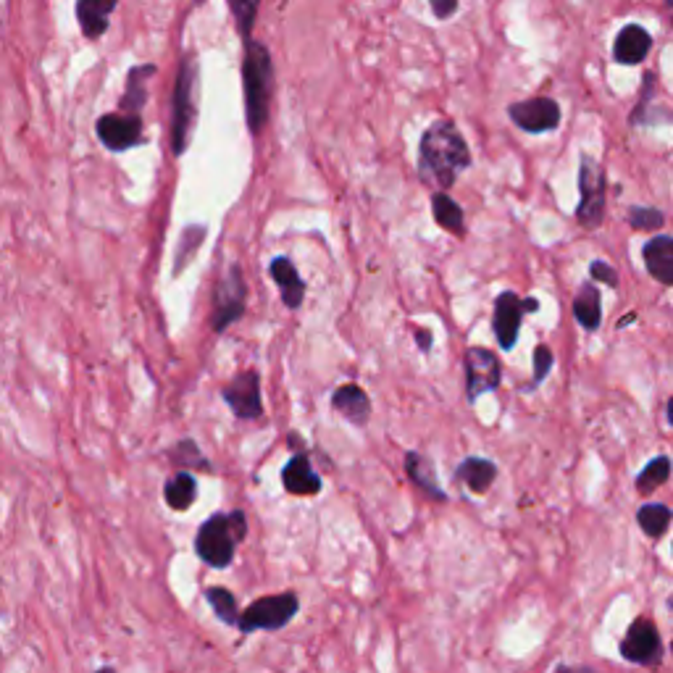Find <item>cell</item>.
<instances>
[{"label": "cell", "instance_id": "obj_1", "mask_svg": "<svg viewBox=\"0 0 673 673\" xmlns=\"http://www.w3.org/2000/svg\"><path fill=\"white\" fill-rule=\"evenodd\" d=\"M468 166H471L468 145L450 121H437L426 129L421 137V153H418V171L424 182L447 190Z\"/></svg>", "mask_w": 673, "mask_h": 673}, {"label": "cell", "instance_id": "obj_2", "mask_svg": "<svg viewBox=\"0 0 673 673\" xmlns=\"http://www.w3.org/2000/svg\"><path fill=\"white\" fill-rule=\"evenodd\" d=\"M242 79H245V114H248V127L253 135H258L269 119V100L274 90V64L266 45L248 40L245 48V66H242Z\"/></svg>", "mask_w": 673, "mask_h": 673}, {"label": "cell", "instance_id": "obj_3", "mask_svg": "<svg viewBox=\"0 0 673 673\" xmlns=\"http://www.w3.org/2000/svg\"><path fill=\"white\" fill-rule=\"evenodd\" d=\"M198 95H200V69L198 58L187 56L179 69L177 87H174V121H171V145L174 153L182 156L198 121Z\"/></svg>", "mask_w": 673, "mask_h": 673}, {"label": "cell", "instance_id": "obj_4", "mask_svg": "<svg viewBox=\"0 0 673 673\" xmlns=\"http://www.w3.org/2000/svg\"><path fill=\"white\" fill-rule=\"evenodd\" d=\"M240 539L234 534L229 513H216L198 529L195 537V553L211 568H227L234 560Z\"/></svg>", "mask_w": 673, "mask_h": 673}, {"label": "cell", "instance_id": "obj_5", "mask_svg": "<svg viewBox=\"0 0 673 673\" xmlns=\"http://www.w3.org/2000/svg\"><path fill=\"white\" fill-rule=\"evenodd\" d=\"M300 600L298 595L292 592H284V595H269L261 597L250 608L242 610L240 616V631L242 634H253V631H271L282 629L298 616Z\"/></svg>", "mask_w": 673, "mask_h": 673}, {"label": "cell", "instance_id": "obj_6", "mask_svg": "<svg viewBox=\"0 0 673 673\" xmlns=\"http://www.w3.org/2000/svg\"><path fill=\"white\" fill-rule=\"evenodd\" d=\"M579 192L581 200L576 208V219L581 227H600L605 216V171L592 156H581Z\"/></svg>", "mask_w": 673, "mask_h": 673}, {"label": "cell", "instance_id": "obj_7", "mask_svg": "<svg viewBox=\"0 0 673 673\" xmlns=\"http://www.w3.org/2000/svg\"><path fill=\"white\" fill-rule=\"evenodd\" d=\"M463 369H466V397L476 403L487 392H495L503 382V369L500 358L487 348H468L463 353Z\"/></svg>", "mask_w": 673, "mask_h": 673}, {"label": "cell", "instance_id": "obj_8", "mask_svg": "<svg viewBox=\"0 0 673 673\" xmlns=\"http://www.w3.org/2000/svg\"><path fill=\"white\" fill-rule=\"evenodd\" d=\"M245 298H248V287H245L240 266H232V269L227 271V277L221 279L219 290H216V298H213V316H211L213 332L216 334L227 332V326H232L234 321L242 319V313H245Z\"/></svg>", "mask_w": 673, "mask_h": 673}, {"label": "cell", "instance_id": "obj_9", "mask_svg": "<svg viewBox=\"0 0 673 673\" xmlns=\"http://www.w3.org/2000/svg\"><path fill=\"white\" fill-rule=\"evenodd\" d=\"M227 405L232 408V413L242 421H253V418H261L263 413V400H261V376L256 369H248L237 374L232 382L221 390Z\"/></svg>", "mask_w": 673, "mask_h": 673}, {"label": "cell", "instance_id": "obj_10", "mask_svg": "<svg viewBox=\"0 0 673 673\" xmlns=\"http://www.w3.org/2000/svg\"><path fill=\"white\" fill-rule=\"evenodd\" d=\"M508 116L529 135H542V132H553L560 124V106L553 98L521 100L508 108Z\"/></svg>", "mask_w": 673, "mask_h": 673}, {"label": "cell", "instance_id": "obj_11", "mask_svg": "<svg viewBox=\"0 0 673 673\" xmlns=\"http://www.w3.org/2000/svg\"><path fill=\"white\" fill-rule=\"evenodd\" d=\"M98 137L106 148L121 150L135 148L142 142V119L140 114H106L98 119Z\"/></svg>", "mask_w": 673, "mask_h": 673}, {"label": "cell", "instance_id": "obj_12", "mask_svg": "<svg viewBox=\"0 0 673 673\" xmlns=\"http://www.w3.org/2000/svg\"><path fill=\"white\" fill-rule=\"evenodd\" d=\"M621 655L629 663H639V666H650L660 660V637L658 629L647 618H637L634 624L626 631L624 642H621Z\"/></svg>", "mask_w": 673, "mask_h": 673}, {"label": "cell", "instance_id": "obj_13", "mask_svg": "<svg viewBox=\"0 0 673 673\" xmlns=\"http://www.w3.org/2000/svg\"><path fill=\"white\" fill-rule=\"evenodd\" d=\"M524 300L518 298L516 292H503L495 300V316H492V326H495L497 345L503 350H513L518 342V332H521V319H524Z\"/></svg>", "mask_w": 673, "mask_h": 673}, {"label": "cell", "instance_id": "obj_14", "mask_svg": "<svg viewBox=\"0 0 673 673\" xmlns=\"http://www.w3.org/2000/svg\"><path fill=\"white\" fill-rule=\"evenodd\" d=\"M652 50V37L645 27L639 24H626L621 32H618L616 43H613V58L616 64L624 66H637L642 64Z\"/></svg>", "mask_w": 673, "mask_h": 673}, {"label": "cell", "instance_id": "obj_15", "mask_svg": "<svg viewBox=\"0 0 673 673\" xmlns=\"http://www.w3.org/2000/svg\"><path fill=\"white\" fill-rule=\"evenodd\" d=\"M282 484L290 495H298V497L319 495L321 487H324L321 476L313 471L311 461H308V455L305 453L292 455L290 463L282 468Z\"/></svg>", "mask_w": 673, "mask_h": 673}, {"label": "cell", "instance_id": "obj_16", "mask_svg": "<svg viewBox=\"0 0 673 673\" xmlns=\"http://www.w3.org/2000/svg\"><path fill=\"white\" fill-rule=\"evenodd\" d=\"M332 408L345 416L350 424L366 426L371 418V397L361 384H342L332 395Z\"/></svg>", "mask_w": 673, "mask_h": 673}, {"label": "cell", "instance_id": "obj_17", "mask_svg": "<svg viewBox=\"0 0 673 673\" xmlns=\"http://www.w3.org/2000/svg\"><path fill=\"white\" fill-rule=\"evenodd\" d=\"M642 258H645L647 271L655 282L673 287V237H666V234L652 237L642 250Z\"/></svg>", "mask_w": 673, "mask_h": 673}, {"label": "cell", "instance_id": "obj_18", "mask_svg": "<svg viewBox=\"0 0 673 673\" xmlns=\"http://www.w3.org/2000/svg\"><path fill=\"white\" fill-rule=\"evenodd\" d=\"M269 271H271V279L279 284V292H282L284 305H287L290 311H298L305 298V284H303V279H300L298 269H295V263L284 256L274 258Z\"/></svg>", "mask_w": 673, "mask_h": 673}, {"label": "cell", "instance_id": "obj_19", "mask_svg": "<svg viewBox=\"0 0 673 673\" xmlns=\"http://www.w3.org/2000/svg\"><path fill=\"white\" fill-rule=\"evenodd\" d=\"M119 0H77V22L85 37L98 40L108 29V16Z\"/></svg>", "mask_w": 673, "mask_h": 673}, {"label": "cell", "instance_id": "obj_20", "mask_svg": "<svg viewBox=\"0 0 673 673\" xmlns=\"http://www.w3.org/2000/svg\"><path fill=\"white\" fill-rule=\"evenodd\" d=\"M455 479L466 484L474 495H484L497 479V466L487 458H466L455 471Z\"/></svg>", "mask_w": 673, "mask_h": 673}, {"label": "cell", "instance_id": "obj_21", "mask_svg": "<svg viewBox=\"0 0 673 673\" xmlns=\"http://www.w3.org/2000/svg\"><path fill=\"white\" fill-rule=\"evenodd\" d=\"M195 497H198V482H195V474L187 471V468L177 471V474L166 479V484H163V500H166L171 511H187L195 503Z\"/></svg>", "mask_w": 673, "mask_h": 673}, {"label": "cell", "instance_id": "obj_22", "mask_svg": "<svg viewBox=\"0 0 673 673\" xmlns=\"http://www.w3.org/2000/svg\"><path fill=\"white\" fill-rule=\"evenodd\" d=\"M405 471H408V476H411V482L416 484V487H421L426 492V495L437 497V500H445V489L440 487V482H437V474H434V463L426 458V455L416 453V450H411V453L405 455Z\"/></svg>", "mask_w": 673, "mask_h": 673}, {"label": "cell", "instance_id": "obj_23", "mask_svg": "<svg viewBox=\"0 0 673 673\" xmlns=\"http://www.w3.org/2000/svg\"><path fill=\"white\" fill-rule=\"evenodd\" d=\"M574 316L587 332H597L603 321V308H600V292L595 284H581L579 295L574 298Z\"/></svg>", "mask_w": 673, "mask_h": 673}, {"label": "cell", "instance_id": "obj_24", "mask_svg": "<svg viewBox=\"0 0 673 673\" xmlns=\"http://www.w3.org/2000/svg\"><path fill=\"white\" fill-rule=\"evenodd\" d=\"M432 208H434V221L440 224L442 229L453 234H466V219H463V208L455 203L447 192H434L432 198Z\"/></svg>", "mask_w": 673, "mask_h": 673}, {"label": "cell", "instance_id": "obj_25", "mask_svg": "<svg viewBox=\"0 0 673 673\" xmlns=\"http://www.w3.org/2000/svg\"><path fill=\"white\" fill-rule=\"evenodd\" d=\"M145 74H156V66H137V69L129 71L127 93H124V98H121L119 103L124 114H140V108L145 106L148 93H145V87L140 85V77H145Z\"/></svg>", "mask_w": 673, "mask_h": 673}, {"label": "cell", "instance_id": "obj_26", "mask_svg": "<svg viewBox=\"0 0 673 673\" xmlns=\"http://www.w3.org/2000/svg\"><path fill=\"white\" fill-rule=\"evenodd\" d=\"M206 600L208 605L213 608V613H216V618H219L221 624L227 626H237L240 624V608H237V600H234V595L229 592V589L224 587H211L206 592Z\"/></svg>", "mask_w": 673, "mask_h": 673}, {"label": "cell", "instance_id": "obj_27", "mask_svg": "<svg viewBox=\"0 0 673 673\" xmlns=\"http://www.w3.org/2000/svg\"><path fill=\"white\" fill-rule=\"evenodd\" d=\"M637 521H639V526L645 529L647 537L658 539V537H663L668 526H671V511H668L666 505H658V503L642 505L637 513Z\"/></svg>", "mask_w": 673, "mask_h": 673}, {"label": "cell", "instance_id": "obj_28", "mask_svg": "<svg viewBox=\"0 0 673 673\" xmlns=\"http://www.w3.org/2000/svg\"><path fill=\"white\" fill-rule=\"evenodd\" d=\"M668 474H671V461H668L666 455H660V458H655V461H650L642 468V474L637 476V489L642 495H650V492H655L660 484L666 482Z\"/></svg>", "mask_w": 673, "mask_h": 673}, {"label": "cell", "instance_id": "obj_29", "mask_svg": "<svg viewBox=\"0 0 673 673\" xmlns=\"http://www.w3.org/2000/svg\"><path fill=\"white\" fill-rule=\"evenodd\" d=\"M206 237V229L203 227H187L182 232V240H179L177 248V261H174V274H182L192 256H195V250L200 248V242Z\"/></svg>", "mask_w": 673, "mask_h": 673}, {"label": "cell", "instance_id": "obj_30", "mask_svg": "<svg viewBox=\"0 0 673 673\" xmlns=\"http://www.w3.org/2000/svg\"><path fill=\"white\" fill-rule=\"evenodd\" d=\"M171 461L179 463L187 471H195V468H203V471H211V463L200 455L198 445L192 440H182L174 450H171Z\"/></svg>", "mask_w": 673, "mask_h": 673}, {"label": "cell", "instance_id": "obj_31", "mask_svg": "<svg viewBox=\"0 0 673 673\" xmlns=\"http://www.w3.org/2000/svg\"><path fill=\"white\" fill-rule=\"evenodd\" d=\"M258 3H261V0H229L234 22H237V29H240V35L245 37V40H248L250 29H253V24H256Z\"/></svg>", "mask_w": 673, "mask_h": 673}, {"label": "cell", "instance_id": "obj_32", "mask_svg": "<svg viewBox=\"0 0 673 673\" xmlns=\"http://www.w3.org/2000/svg\"><path fill=\"white\" fill-rule=\"evenodd\" d=\"M629 224L634 229H645V232H655L666 224V216L658 208H642V206H631L629 208Z\"/></svg>", "mask_w": 673, "mask_h": 673}, {"label": "cell", "instance_id": "obj_33", "mask_svg": "<svg viewBox=\"0 0 673 673\" xmlns=\"http://www.w3.org/2000/svg\"><path fill=\"white\" fill-rule=\"evenodd\" d=\"M555 363V355L553 350L547 348V345H537V350H534V384L545 382L547 374H550V369H553Z\"/></svg>", "mask_w": 673, "mask_h": 673}, {"label": "cell", "instance_id": "obj_34", "mask_svg": "<svg viewBox=\"0 0 673 673\" xmlns=\"http://www.w3.org/2000/svg\"><path fill=\"white\" fill-rule=\"evenodd\" d=\"M589 274H592V279H597V282L608 284V287H618V274L610 269L605 261H592V266H589Z\"/></svg>", "mask_w": 673, "mask_h": 673}, {"label": "cell", "instance_id": "obj_35", "mask_svg": "<svg viewBox=\"0 0 673 673\" xmlns=\"http://www.w3.org/2000/svg\"><path fill=\"white\" fill-rule=\"evenodd\" d=\"M437 19H450L458 11V0H429Z\"/></svg>", "mask_w": 673, "mask_h": 673}, {"label": "cell", "instance_id": "obj_36", "mask_svg": "<svg viewBox=\"0 0 673 673\" xmlns=\"http://www.w3.org/2000/svg\"><path fill=\"white\" fill-rule=\"evenodd\" d=\"M416 342H418V348H421V353H432L434 334L429 332V329H416Z\"/></svg>", "mask_w": 673, "mask_h": 673}, {"label": "cell", "instance_id": "obj_37", "mask_svg": "<svg viewBox=\"0 0 673 673\" xmlns=\"http://www.w3.org/2000/svg\"><path fill=\"white\" fill-rule=\"evenodd\" d=\"M524 308H526V311H529V313H534V311H537V308H539V303H537V300H534V298H529V300H524Z\"/></svg>", "mask_w": 673, "mask_h": 673}, {"label": "cell", "instance_id": "obj_38", "mask_svg": "<svg viewBox=\"0 0 673 673\" xmlns=\"http://www.w3.org/2000/svg\"><path fill=\"white\" fill-rule=\"evenodd\" d=\"M555 673H592L589 668H558Z\"/></svg>", "mask_w": 673, "mask_h": 673}, {"label": "cell", "instance_id": "obj_39", "mask_svg": "<svg viewBox=\"0 0 673 673\" xmlns=\"http://www.w3.org/2000/svg\"><path fill=\"white\" fill-rule=\"evenodd\" d=\"M668 424L673 426V397H671V400H668Z\"/></svg>", "mask_w": 673, "mask_h": 673}, {"label": "cell", "instance_id": "obj_40", "mask_svg": "<svg viewBox=\"0 0 673 673\" xmlns=\"http://www.w3.org/2000/svg\"><path fill=\"white\" fill-rule=\"evenodd\" d=\"M98 673H116V671H114V668H108V666H106V668H100Z\"/></svg>", "mask_w": 673, "mask_h": 673}, {"label": "cell", "instance_id": "obj_41", "mask_svg": "<svg viewBox=\"0 0 673 673\" xmlns=\"http://www.w3.org/2000/svg\"><path fill=\"white\" fill-rule=\"evenodd\" d=\"M668 605H671V610H673V597H671V600H668Z\"/></svg>", "mask_w": 673, "mask_h": 673}, {"label": "cell", "instance_id": "obj_42", "mask_svg": "<svg viewBox=\"0 0 673 673\" xmlns=\"http://www.w3.org/2000/svg\"><path fill=\"white\" fill-rule=\"evenodd\" d=\"M671 650H673V645H671Z\"/></svg>", "mask_w": 673, "mask_h": 673}]
</instances>
